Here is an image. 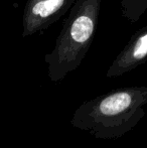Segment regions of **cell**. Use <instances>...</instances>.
<instances>
[{
  "label": "cell",
  "instance_id": "obj_1",
  "mask_svg": "<svg viewBox=\"0 0 147 148\" xmlns=\"http://www.w3.org/2000/svg\"><path fill=\"white\" fill-rule=\"evenodd\" d=\"M145 105L147 87L117 89L81 104L71 124L97 139H117L137 126Z\"/></svg>",
  "mask_w": 147,
  "mask_h": 148
},
{
  "label": "cell",
  "instance_id": "obj_2",
  "mask_svg": "<svg viewBox=\"0 0 147 148\" xmlns=\"http://www.w3.org/2000/svg\"><path fill=\"white\" fill-rule=\"evenodd\" d=\"M137 1L140 2V4H143V10L144 8L147 7V0H134V2H136V3H137Z\"/></svg>",
  "mask_w": 147,
  "mask_h": 148
}]
</instances>
